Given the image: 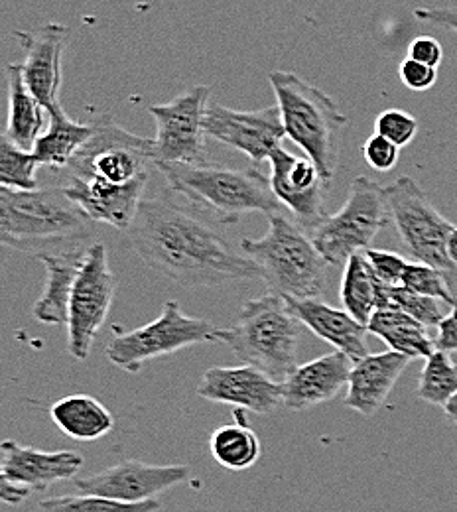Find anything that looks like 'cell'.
<instances>
[{"instance_id":"21","label":"cell","mask_w":457,"mask_h":512,"mask_svg":"<svg viewBox=\"0 0 457 512\" xmlns=\"http://www.w3.org/2000/svg\"><path fill=\"white\" fill-rule=\"evenodd\" d=\"M93 241H79L58 247L36 258L46 268V284L42 296L32 306V316L46 325H64L69 314V300L77 276Z\"/></svg>"},{"instance_id":"25","label":"cell","mask_w":457,"mask_h":512,"mask_svg":"<svg viewBox=\"0 0 457 512\" xmlns=\"http://www.w3.org/2000/svg\"><path fill=\"white\" fill-rule=\"evenodd\" d=\"M339 298L343 310L363 325L371 321L375 312L391 308L389 284L377 278L365 258V253L351 256L343 266Z\"/></svg>"},{"instance_id":"10","label":"cell","mask_w":457,"mask_h":512,"mask_svg":"<svg viewBox=\"0 0 457 512\" xmlns=\"http://www.w3.org/2000/svg\"><path fill=\"white\" fill-rule=\"evenodd\" d=\"M385 195L394 227L410 256L416 262L454 272L456 266L448 256V239L456 225L432 205L410 176H400L385 188Z\"/></svg>"},{"instance_id":"28","label":"cell","mask_w":457,"mask_h":512,"mask_svg":"<svg viewBox=\"0 0 457 512\" xmlns=\"http://www.w3.org/2000/svg\"><path fill=\"white\" fill-rule=\"evenodd\" d=\"M371 335H377L394 353L412 359H428L436 353V339L430 337L428 327L410 318L400 308L392 306L375 312L367 323Z\"/></svg>"},{"instance_id":"43","label":"cell","mask_w":457,"mask_h":512,"mask_svg":"<svg viewBox=\"0 0 457 512\" xmlns=\"http://www.w3.org/2000/svg\"><path fill=\"white\" fill-rule=\"evenodd\" d=\"M444 414L454 426H457V394L444 406Z\"/></svg>"},{"instance_id":"42","label":"cell","mask_w":457,"mask_h":512,"mask_svg":"<svg viewBox=\"0 0 457 512\" xmlns=\"http://www.w3.org/2000/svg\"><path fill=\"white\" fill-rule=\"evenodd\" d=\"M30 493H32V491L26 489V487H20V485H14V483H10V481H6V479H0V499H2V503H6V505L16 507V505L24 503Z\"/></svg>"},{"instance_id":"34","label":"cell","mask_w":457,"mask_h":512,"mask_svg":"<svg viewBox=\"0 0 457 512\" xmlns=\"http://www.w3.org/2000/svg\"><path fill=\"white\" fill-rule=\"evenodd\" d=\"M389 300H391V308L392 306L400 308L404 314L420 321L426 327H438L440 321L446 318L442 312L444 302L416 294V292L404 288L402 284L389 286Z\"/></svg>"},{"instance_id":"38","label":"cell","mask_w":457,"mask_h":512,"mask_svg":"<svg viewBox=\"0 0 457 512\" xmlns=\"http://www.w3.org/2000/svg\"><path fill=\"white\" fill-rule=\"evenodd\" d=\"M398 75H400L402 83H404L410 91H428V89H432V87L436 85V81H438V69H436V67L414 62V60H410V58H406V60L400 64Z\"/></svg>"},{"instance_id":"24","label":"cell","mask_w":457,"mask_h":512,"mask_svg":"<svg viewBox=\"0 0 457 512\" xmlns=\"http://www.w3.org/2000/svg\"><path fill=\"white\" fill-rule=\"evenodd\" d=\"M8 85V123L4 136L24 150H34L38 138L48 127V111L24 81L20 64L6 65Z\"/></svg>"},{"instance_id":"7","label":"cell","mask_w":457,"mask_h":512,"mask_svg":"<svg viewBox=\"0 0 457 512\" xmlns=\"http://www.w3.org/2000/svg\"><path fill=\"white\" fill-rule=\"evenodd\" d=\"M389 221L391 209L385 188L365 176H357L349 184L339 211L327 215L326 221L310 237L327 264L345 266L351 256L371 249L375 237Z\"/></svg>"},{"instance_id":"33","label":"cell","mask_w":457,"mask_h":512,"mask_svg":"<svg viewBox=\"0 0 457 512\" xmlns=\"http://www.w3.org/2000/svg\"><path fill=\"white\" fill-rule=\"evenodd\" d=\"M404 288L416 292V294H422V296H428V298H436L444 304H450L454 306L457 300L454 298V292L450 288V282L446 278V272L440 270V268H434L430 264H424V262H408L406 270H404V276H402V282H400Z\"/></svg>"},{"instance_id":"36","label":"cell","mask_w":457,"mask_h":512,"mask_svg":"<svg viewBox=\"0 0 457 512\" xmlns=\"http://www.w3.org/2000/svg\"><path fill=\"white\" fill-rule=\"evenodd\" d=\"M365 258L381 282L389 286H398L402 282L404 270L408 266V260L404 256L371 247L365 251Z\"/></svg>"},{"instance_id":"27","label":"cell","mask_w":457,"mask_h":512,"mask_svg":"<svg viewBox=\"0 0 457 512\" xmlns=\"http://www.w3.org/2000/svg\"><path fill=\"white\" fill-rule=\"evenodd\" d=\"M54 424L75 442H95L105 438L113 426V414L93 396L71 394L60 398L52 410Z\"/></svg>"},{"instance_id":"44","label":"cell","mask_w":457,"mask_h":512,"mask_svg":"<svg viewBox=\"0 0 457 512\" xmlns=\"http://www.w3.org/2000/svg\"><path fill=\"white\" fill-rule=\"evenodd\" d=\"M448 256L450 260L454 262V266L457 268V227H454L450 239H448Z\"/></svg>"},{"instance_id":"13","label":"cell","mask_w":457,"mask_h":512,"mask_svg":"<svg viewBox=\"0 0 457 512\" xmlns=\"http://www.w3.org/2000/svg\"><path fill=\"white\" fill-rule=\"evenodd\" d=\"M270 188L276 199L312 233L327 219L326 193L331 184L322 178L310 158H300L278 146L270 158Z\"/></svg>"},{"instance_id":"35","label":"cell","mask_w":457,"mask_h":512,"mask_svg":"<svg viewBox=\"0 0 457 512\" xmlns=\"http://www.w3.org/2000/svg\"><path fill=\"white\" fill-rule=\"evenodd\" d=\"M375 134L385 136L387 140H391L392 144L402 148L416 138L418 121L406 111L389 109L375 119Z\"/></svg>"},{"instance_id":"39","label":"cell","mask_w":457,"mask_h":512,"mask_svg":"<svg viewBox=\"0 0 457 512\" xmlns=\"http://www.w3.org/2000/svg\"><path fill=\"white\" fill-rule=\"evenodd\" d=\"M408 58L438 69L444 60V48L432 36H418L408 46Z\"/></svg>"},{"instance_id":"14","label":"cell","mask_w":457,"mask_h":512,"mask_svg":"<svg viewBox=\"0 0 457 512\" xmlns=\"http://www.w3.org/2000/svg\"><path fill=\"white\" fill-rule=\"evenodd\" d=\"M192 477L188 465H152L142 461H123L95 475L75 481L83 495H99L123 503H144L186 483Z\"/></svg>"},{"instance_id":"20","label":"cell","mask_w":457,"mask_h":512,"mask_svg":"<svg viewBox=\"0 0 457 512\" xmlns=\"http://www.w3.org/2000/svg\"><path fill=\"white\" fill-rule=\"evenodd\" d=\"M351 369L353 361L341 351L298 365L282 381V404L288 410L302 412L333 400L349 384Z\"/></svg>"},{"instance_id":"26","label":"cell","mask_w":457,"mask_h":512,"mask_svg":"<svg viewBox=\"0 0 457 512\" xmlns=\"http://www.w3.org/2000/svg\"><path fill=\"white\" fill-rule=\"evenodd\" d=\"M95 132L91 123L73 121L64 109L62 101L48 109V127L38 138L34 146V156L42 166H48L56 172H64L75 154L89 142Z\"/></svg>"},{"instance_id":"15","label":"cell","mask_w":457,"mask_h":512,"mask_svg":"<svg viewBox=\"0 0 457 512\" xmlns=\"http://www.w3.org/2000/svg\"><path fill=\"white\" fill-rule=\"evenodd\" d=\"M205 136L239 150L255 164L270 158L282 146L286 130L278 105L259 111H237L217 103H209L205 113Z\"/></svg>"},{"instance_id":"9","label":"cell","mask_w":457,"mask_h":512,"mask_svg":"<svg viewBox=\"0 0 457 512\" xmlns=\"http://www.w3.org/2000/svg\"><path fill=\"white\" fill-rule=\"evenodd\" d=\"M95 132L75 154L64 176L99 178L111 184H131L148 178L154 162V140L119 127L111 117L93 119Z\"/></svg>"},{"instance_id":"3","label":"cell","mask_w":457,"mask_h":512,"mask_svg":"<svg viewBox=\"0 0 457 512\" xmlns=\"http://www.w3.org/2000/svg\"><path fill=\"white\" fill-rule=\"evenodd\" d=\"M91 225L60 186L30 192L0 186V239L6 247L40 255L91 241Z\"/></svg>"},{"instance_id":"11","label":"cell","mask_w":457,"mask_h":512,"mask_svg":"<svg viewBox=\"0 0 457 512\" xmlns=\"http://www.w3.org/2000/svg\"><path fill=\"white\" fill-rule=\"evenodd\" d=\"M115 292L117 280L109 266L107 247L93 241L69 300L67 349L73 359L89 357L95 337L107 323Z\"/></svg>"},{"instance_id":"17","label":"cell","mask_w":457,"mask_h":512,"mask_svg":"<svg viewBox=\"0 0 457 512\" xmlns=\"http://www.w3.org/2000/svg\"><path fill=\"white\" fill-rule=\"evenodd\" d=\"M148 178L131 184H111L99 178H75L64 176L60 186L62 192L93 221L105 223L119 231H129L144 201Z\"/></svg>"},{"instance_id":"22","label":"cell","mask_w":457,"mask_h":512,"mask_svg":"<svg viewBox=\"0 0 457 512\" xmlns=\"http://www.w3.org/2000/svg\"><path fill=\"white\" fill-rule=\"evenodd\" d=\"M408 361V357L391 349L385 353H369L355 361L349 375L345 406L365 418L375 416L385 406Z\"/></svg>"},{"instance_id":"16","label":"cell","mask_w":457,"mask_h":512,"mask_svg":"<svg viewBox=\"0 0 457 512\" xmlns=\"http://www.w3.org/2000/svg\"><path fill=\"white\" fill-rule=\"evenodd\" d=\"M197 396L215 404L268 416L282 404V383L253 365L211 367L197 384Z\"/></svg>"},{"instance_id":"29","label":"cell","mask_w":457,"mask_h":512,"mask_svg":"<svg viewBox=\"0 0 457 512\" xmlns=\"http://www.w3.org/2000/svg\"><path fill=\"white\" fill-rule=\"evenodd\" d=\"M209 451L221 467L229 471H245L259 461L261 440L243 420H239L221 426L211 434Z\"/></svg>"},{"instance_id":"18","label":"cell","mask_w":457,"mask_h":512,"mask_svg":"<svg viewBox=\"0 0 457 512\" xmlns=\"http://www.w3.org/2000/svg\"><path fill=\"white\" fill-rule=\"evenodd\" d=\"M14 36L26 56L24 64H20L24 81L48 111L60 103L62 60L69 28L60 22H48L34 30H18Z\"/></svg>"},{"instance_id":"5","label":"cell","mask_w":457,"mask_h":512,"mask_svg":"<svg viewBox=\"0 0 457 512\" xmlns=\"http://www.w3.org/2000/svg\"><path fill=\"white\" fill-rule=\"evenodd\" d=\"M300 325L282 296L266 294L245 302L235 323L219 329V341L245 365L282 383L298 367Z\"/></svg>"},{"instance_id":"1","label":"cell","mask_w":457,"mask_h":512,"mask_svg":"<svg viewBox=\"0 0 457 512\" xmlns=\"http://www.w3.org/2000/svg\"><path fill=\"white\" fill-rule=\"evenodd\" d=\"M127 235L152 270L186 288L262 278L251 258L237 255L225 237L166 195L144 197Z\"/></svg>"},{"instance_id":"4","label":"cell","mask_w":457,"mask_h":512,"mask_svg":"<svg viewBox=\"0 0 457 512\" xmlns=\"http://www.w3.org/2000/svg\"><path fill=\"white\" fill-rule=\"evenodd\" d=\"M241 251L261 268L272 294L290 300H322L327 264L310 233L282 213L268 217L261 239H241Z\"/></svg>"},{"instance_id":"19","label":"cell","mask_w":457,"mask_h":512,"mask_svg":"<svg viewBox=\"0 0 457 512\" xmlns=\"http://www.w3.org/2000/svg\"><path fill=\"white\" fill-rule=\"evenodd\" d=\"M0 455V479L40 493L73 479L83 467V457L73 451H42L12 440L0 446Z\"/></svg>"},{"instance_id":"37","label":"cell","mask_w":457,"mask_h":512,"mask_svg":"<svg viewBox=\"0 0 457 512\" xmlns=\"http://www.w3.org/2000/svg\"><path fill=\"white\" fill-rule=\"evenodd\" d=\"M361 154L369 164V168H373L375 172H391L392 168L398 164L400 148L385 136L373 134L361 146Z\"/></svg>"},{"instance_id":"30","label":"cell","mask_w":457,"mask_h":512,"mask_svg":"<svg viewBox=\"0 0 457 512\" xmlns=\"http://www.w3.org/2000/svg\"><path fill=\"white\" fill-rule=\"evenodd\" d=\"M418 398L432 406H446L457 394V365L452 355L438 351L426 359L418 381Z\"/></svg>"},{"instance_id":"31","label":"cell","mask_w":457,"mask_h":512,"mask_svg":"<svg viewBox=\"0 0 457 512\" xmlns=\"http://www.w3.org/2000/svg\"><path fill=\"white\" fill-rule=\"evenodd\" d=\"M42 168L34 152L10 142L4 134L0 138V186L30 192L38 190V170Z\"/></svg>"},{"instance_id":"2","label":"cell","mask_w":457,"mask_h":512,"mask_svg":"<svg viewBox=\"0 0 457 512\" xmlns=\"http://www.w3.org/2000/svg\"><path fill=\"white\" fill-rule=\"evenodd\" d=\"M156 168L172 192L221 225H235L249 213L270 217L282 211L270 180L257 168L239 170L205 160L196 164H158Z\"/></svg>"},{"instance_id":"40","label":"cell","mask_w":457,"mask_h":512,"mask_svg":"<svg viewBox=\"0 0 457 512\" xmlns=\"http://www.w3.org/2000/svg\"><path fill=\"white\" fill-rule=\"evenodd\" d=\"M436 349L446 353L457 351V302L452 306V312L438 325Z\"/></svg>"},{"instance_id":"23","label":"cell","mask_w":457,"mask_h":512,"mask_svg":"<svg viewBox=\"0 0 457 512\" xmlns=\"http://www.w3.org/2000/svg\"><path fill=\"white\" fill-rule=\"evenodd\" d=\"M292 316L306 325L314 335L345 353L353 363L369 355L367 325L359 323L345 310H337L324 300H290L284 298Z\"/></svg>"},{"instance_id":"12","label":"cell","mask_w":457,"mask_h":512,"mask_svg":"<svg viewBox=\"0 0 457 512\" xmlns=\"http://www.w3.org/2000/svg\"><path fill=\"white\" fill-rule=\"evenodd\" d=\"M211 89L194 85L164 105H152L148 113L156 123L154 162L196 164L203 160L205 113Z\"/></svg>"},{"instance_id":"6","label":"cell","mask_w":457,"mask_h":512,"mask_svg":"<svg viewBox=\"0 0 457 512\" xmlns=\"http://www.w3.org/2000/svg\"><path fill=\"white\" fill-rule=\"evenodd\" d=\"M268 81L286 136L306 152V158L331 184L337 166V138L347 125V117L322 89L292 71H270Z\"/></svg>"},{"instance_id":"41","label":"cell","mask_w":457,"mask_h":512,"mask_svg":"<svg viewBox=\"0 0 457 512\" xmlns=\"http://www.w3.org/2000/svg\"><path fill=\"white\" fill-rule=\"evenodd\" d=\"M414 16L422 22L438 24L448 30L457 32V6H446V8H416Z\"/></svg>"},{"instance_id":"32","label":"cell","mask_w":457,"mask_h":512,"mask_svg":"<svg viewBox=\"0 0 457 512\" xmlns=\"http://www.w3.org/2000/svg\"><path fill=\"white\" fill-rule=\"evenodd\" d=\"M44 512H158L156 499L144 503H123L99 495H67L60 499H48L40 503Z\"/></svg>"},{"instance_id":"8","label":"cell","mask_w":457,"mask_h":512,"mask_svg":"<svg viewBox=\"0 0 457 512\" xmlns=\"http://www.w3.org/2000/svg\"><path fill=\"white\" fill-rule=\"evenodd\" d=\"M213 341H219V327L213 321L190 318L176 300H168L156 320L132 331L115 327L105 355L115 367L136 375L152 359Z\"/></svg>"}]
</instances>
